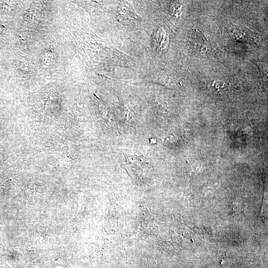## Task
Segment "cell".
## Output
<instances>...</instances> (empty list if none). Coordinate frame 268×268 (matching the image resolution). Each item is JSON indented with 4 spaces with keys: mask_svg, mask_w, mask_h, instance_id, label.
Masks as SVG:
<instances>
[{
    "mask_svg": "<svg viewBox=\"0 0 268 268\" xmlns=\"http://www.w3.org/2000/svg\"><path fill=\"white\" fill-rule=\"evenodd\" d=\"M228 29L230 34H231L234 38L237 39L238 40H242L244 41H254L251 39L253 38L251 32L246 30V29H242L234 24V25L229 26Z\"/></svg>",
    "mask_w": 268,
    "mask_h": 268,
    "instance_id": "2",
    "label": "cell"
},
{
    "mask_svg": "<svg viewBox=\"0 0 268 268\" xmlns=\"http://www.w3.org/2000/svg\"><path fill=\"white\" fill-rule=\"evenodd\" d=\"M155 45L157 51L163 53L165 52L168 45V37L164 30L160 28L155 35Z\"/></svg>",
    "mask_w": 268,
    "mask_h": 268,
    "instance_id": "3",
    "label": "cell"
},
{
    "mask_svg": "<svg viewBox=\"0 0 268 268\" xmlns=\"http://www.w3.org/2000/svg\"><path fill=\"white\" fill-rule=\"evenodd\" d=\"M126 169L132 177L138 178L147 171V162L142 156L124 153Z\"/></svg>",
    "mask_w": 268,
    "mask_h": 268,
    "instance_id": "1",
    "label": "cell"
},
{
    "mask_svg": "<svg viewBox=\"0 0 268 268\" xmlns=\"http://www.w3.org/2000/svg\"><path fill=\"white\" fill-rule=\"evenodd\" d=\"M54 58V55L50 51H46L43 53L42 63L45 66H50L53 63Z\"/></svg>",
    "mask_w": 268,
    "mask_h": 268,
    "instance_id": "4",
    "label": "cell"
},
{
    "mask_svg": "<svg viewBox=\"0 0 268 268\" xmlns=\"http://www.w3.org/2000/svg\"><path fill=\"white\" fill-rule=\"evenodd\" d=\"M6 30V27L4 23L0 20V36L4 33Z\"/></svg>",
    "mask_w": 268,
    "mask_h": 268,
    "instance_id": "5",
    "label": "cell"
}]
</instances>
